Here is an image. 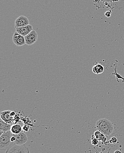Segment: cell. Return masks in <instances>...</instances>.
I'll return each instance as SVG.
<instances>
[{
    "label": "cell",
    "instance_id": "obj_23",
    "mask_svg": "<svg viewBox=\"0 0 124 153\" xmlns=\"http://www.w3.org/2000/svg\"><path fill=\"white\" fill-rule=\"evenodd\" d=\"M110 150H111V149H109V151L107 152L106 153H109V152H110Z\"/></svg>",
    "mask_w": 124,
    "mask_h": 153
},
{
    "label": "cell",
    "instance_id": "obj_15",
    "mask_svg": "<svg viewBox=\"0 0 124 153\" xmlns=\"http://www.w3.org/2000/svg\"><path fill=\"white\" fill-rule=\"evenodd\" d=\"M91 143L92 145H97L99 143V141L96 138H92V139Z\"/></svg>",
    "mask_w": 124,
    "mask_h": 153
},
{
    "label": "cell",
    "instance_id": "obj_18",
    "mask_svg": "<svg viewBox=\"0 0 124 153\" xmlns=\"http://www.w3.org/2000/svg\"><path fill=\"white\" fill-rule=\"evenodd\" d=\"M16 137H15L14 135H13V136H12V138H11V142H12V143H14H14L16 141Z\"/></svg>",
    "mask_w": 124,
    "mask_h": 153
},
{
    "label": "cell",
    "instance_id": "obj_16",
    "mask_svg": "<svg viewBox=\"0 0 124 153\" xmlns=\"http://www.w3.org/2000/svg\"><path fill=\"white\" fill-rule=\"evenodd\" d=\"M117 142V139L115 137H112L111 140H109V142L111 144H115Z\"/></svg>",
    "mask_w": 124,
    "mask_h": 153
},
{
    "label": "cell",
    "instance_id": "obj_24",
    "mask_svg": "<svg viewBox=\"0 0 124 153\" xmlns=\"http://www.w3.org/2000/svg\"><path fill=\"white\" fill-rule=\"evenodd\" d=\"M100 153H103L102 152H100Z\"/></svg>",
    "mask_w": 124,
    "mask_h": 153
},
{
    "label": "cell",
    "instance_id": "obj_11",
    "mask_svg": "<svg viewBox=\"0 0 124 153\" xmlns=\"http://www.w3.org/2000/svg\"><path fill=\"white\" fill-rule=\"evenodd\" d=\"M10 131L13 135H18L23 131V128L19 124H13L11 127Z\"/></svg>",
    "mask_w": 124,
    "mask_h": 153
},
{
    "label": "cell",
    "instance_id": "obj_19",
    "mask_svg": "<svg viewBox=\"0 0 124 153\" xmlns=\"http://www.w3.org/2000/svg\"><path fill=\"white\" fill-rule=\"evenodd\" d=\"M10 115L12 117H15L16 116V113L14 111H11Z\"/></svg>",
    "mask_w": 124,
    "mask_h": 153
},
{
    "label": "cell",
    "instance_id": "obj_8",
    "mask_svg": "<svg viewBox=\"0 0 124 153\" xmlns=\"http://www.w3.org/2000/svg\"><path fill=\"white\" fill-rule=\"evenodd\" d=\"M11 111L10 110H6L3 111L1 113V118L4 121L8 123V124L12 125L14 122V117H12L10 115Z\"/></svg>",
    "mask_w": 124,
    "mask_h": 153
},
{
    "label": "cell",
    "instance_id": "obj_3",
    "mask_svg": "<svg viewBox=\"0 0 124 153\" xmlns=\"http://www.w3.org/2000/svg\"><path fill=\"white\" fill-rule=\"evenodd\" d=\"M5 153H30L29 149L25 145H14L6 150Z\"/></svg>",
    "mask_w": 124,
    "mask_h": 153
},
{
    "label": "cell",
    "instance_id": "obj_20",
    "mask_svg": "<svg viewBox=\"0 0 124 153\" xmlns=\"http://www.w3.org/2000/svg\"><path fill=\"white\" fill-rule=\"evenodd\" d=\"M106 141H107V138H106V136H105L104 138H103L101 142L103 143H104L106 142Z\"/></svg>",
    "mask_w": 124,
    "mask_h": 153
},
{
    "label": "cell",
    "instance_id": "obj_17",
    "mask_svg": "<svg viewBox=\"0 0 124 153\" xmlns=\"http://www.w3.org/2000/svg\"><path fill=\"white\" fill-rule=\"evenodd\" d=\"M29 129V127L28 126H27V125H25V126H24V127H23V131H28Z\"/></svg>",
    "mask_w": 124,
    "mask_h": 153
},
{
    "label": "cell",
    "instance_id": "obj_10",
    "mask_svg": "<svg viewBox=\"0 0 124 153\" xmlns=\"http://www.w3.org/2000/svg\"><path fill=\"white\" fill-rule=\"evenodd\" d=\"M12 125L8 124L4 121L2 119L0 120V135L3 133L10 131Z\"/></svg>",
    "mask_w": 124,
    "mask_h": 153
},
{
    "label": "cell",
    "instance_id": "obj_2",
    "mask_svg": "<svg viewBox=\"0 0 124 153\" xmlns=\"http://www.w3.org/2000/svg\"><path fill=\"white\" fill-rule=\"evenodd\" d=\"M13 134L11 131L3 133L0 136V150L1 151L7 150L14 145L11 142V139Z\"/></svg>",
    "mask_w": 124,
    "mask_h": 153
},
{
    "label": "cell",
    "instance_id": "obj_12",
    "mask_svg": "<svg viewBox=\"0 0 124 153\" xmlns=\"http://www.w3.org/2000/svg\"><path fill=\"white\" fill-rule=\"evenodd\" d=\"M104 67L101 64L99 63L95 65L92 68V72L96 74H102L104 72Z\"/></svg>",
    "mask_w": 124,
    "mask_h": 153
},
{
    "label": "cell",
    "instance_id": "obj_6",
    "mask_svg": "<svg viewBox=\"0 0 124 153\" xmlns=\"http://www.w3.org/2000/svg\"><path fill=\"white\" fill-rule=\"evenodd\" d=\"M30 25L29 20L26 16H21L16 20L15 26L16 28L24 27Z\"/></svg>",
    "mask_w": 124,
    "mask_h": 153
},
{
    "label": "cell",
    "instance_id": "obj_14",
    "mask_svg": "<svg viewBox=\"0 0 124 153\" xmlns=\"http://www.w3.org/2000/svg\"><path fill=\"white\" fill-rule=\"evenodd\" d=\"M94 134V135H95V138H96L99 141H101L103 138H104L105 136H106L104 134H103L100 131L98 130L95 131Z\"/></svg>",
    "mask_w": 124,
    "mask_h": 153
},
{
    "label": "cell",
    "instance_id": "obj_13",
    "mask_svg": "<svg viewBox=\"0 0 124 153\" xmlns=\"http://www.w3.org/2000/svg\"><path fill=\"white\" fill-rule=\"evenodd\" d=\"M117 63H116L115 64V68H114V73H113L112 75H114L116 76V79L117 81V82H119V80L118 79H122L123 80V82H124V77H123L121 75H120V74H118L117 72Z\"/></svg>",
    "mask_w": 124,
    "mask_h": 153
},
{
    "label": "cell",
    "instance_id": "obj_1",
    "mask_svg": "<svg viewBox=\"0 0 124 153\" xmlns=\"http://www.w3.org/2000/svg\"><path fill=\"white\" fill-rule=\"evenodd\" d=\"M96 127L97 130L104 134L106 137L111 135L114 129L113 123L106 118L99 120L96 123Z\"/></svg>",
    "mask_w": 124,
    "mask_h": 153
},
{
    "label": "cell",
    "instance_id": "obj_21",
    "mask_svg": "<svg viewBox=\"0 0 124 153\" xmlns=\"http://www.w3.org/2000/svg\"><path fill=\"white\" fill-rule=\"evenodd\" d=\"M111 11H107V12H106V13H105V16H106V17H110V16H111V15H109V13H111Z\"/></svg>",
    "mask_w": 124,
    "mask_h": 153
},
{
    "label": "cell",
    "instance_id": "obj_22",
    "mask_svg": "<svg viewBox=\"0 0 124 153\" xmlns=\"http://www.w3.org/2000/svg\"><path fill=\"white\" fill-rule=\"evenodd\" d=\"M114 153H122L121 151H119V150H117L115 152H114Z\"/></svg>",
    "mask_w": 124,
    "mask_h": 153
},
{
    "label": "cell",
    "instance_id": "obj_5",
    "mask_svg": "<svg viewBox=\"0 0 124 153\" xmlns=\"http://www.w3.org/2000/svg\"><path fill=\"white\" fill-rule=\"evenodd\" d=\"M38 35L35 30H33L29 34L25 37L26 44L31 45L35 43L38 40Z\"/></svg>",
    "mask_w": 124,
    "mask_h": 153
},
{
    "label": "cell",
    "instance_id": "obj_7",
    "mask_svg": "<svg viewBox=\"0 0 124 153\" xmlns=\"http://www.w3.org/2000/svg\"><path fill=\"white\" fill-rule=\"evenodd\" d=\"M13 43L18 46H23L26 44L25 37L18 34L16 31L14 33L13 37Z\"/></svg>",
    "mask_w": 124,
    "mask_h": 153
},
{
    "label": "cell",
    "instance_id": "obj_4",
    "mask_svg": "<svg viewBox=\"0 0 124 153\" xmlns=\"http://www.w3.org/2000/svg\"><path fill=\"white\" fill-rule=\"evenodd\" d=\"M16 137V141L15 142L14 145H23L25 144L28 141L27 136L24 131H23L21 133L18 135H13Z\"/></svg>",
    "mask_w": 124,
    "mask_h": 153
},
{
    "label": "cell",
    "instance_id": "obj_9",
    "mask_svg": "<svg viewBox=\"0 0 124 153\" xmlns=\"http://www.w3.org/2000/svg\"><path fill=\"white\" fill-rule=\"evenodd\" d=\"M33 26L31 25H30L24 27L16 28V30L18 34L22 35L24 37H25L33 30Z\"/></svg>",
    "mask_w": 124,
    "mask_h": 153
}]
</instances>
